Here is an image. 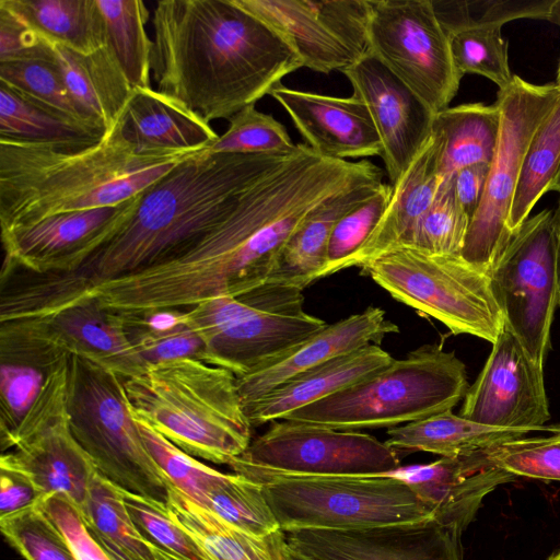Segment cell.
<instances>
[{"label":"cell","mask_w":560,"mask_h":560,"mask_svg":"<svg viewBox=\"0 0 560 560\" xmlns=\"http://www.w3.org/2000/svg\"><path fill=\"white\" fill-rule=\"evenodd\" d=\"M373 180H383V171L369 160L324 158L306 143L272 152L222 218L186 248L97 284L78 300L143 312L240 295L269 281L290 237L320 205Z\"/></svg>","instance_id":"6da1fadb"},{"label":"cell","mask_w":560,"mask_h":560,"mask_svg":"<svg viewBox=\"0 0 560 560\" xmlns=\"http://www.w3.org/2000/svg\"><path fill=\"white\" fill-rule=\"evenodd\" d=\"M152 26L156 91L207 124L255 105L303 67L277 31L234 0H162Z\"/></svg>","instance_id":"7a4b0ae2"},{"label":"cell","mask_w":560,"mask_h":560,"mask_svg":"<svg viewBox=\"0 0 560 560\" xmlns=\"http://www.w3.org/2000/svg\"><path fill=\"white\" fill-rule=\"evenodd\" d=\"M270 153H191L141 192L130 220L78 269L32 275L28 300L49 312L174 257L222 218Z\"/></svg>","instance_id":"3957f363"},{"label":"cell","mask_w":560,"mask_h":560,"mask_svg":"<svg viewBox=\"0 0 560 560\" xmlns=\"http://www.w3.org/2000/svg\"><path fill=\"white\" fill-rule=\"evenodd\" d=\"M191 153H138L122 116L84 149L0 139L1 233L56 213L120 205Z\"/></svg>","instance_id":"277c9868"},{"label":"cell","mask_w":560,"mask_h":560,"mask_svg":"<svg viewBox=\"0 0 560 560\" xmlns=\"http://www.w3.org/2000/svg\"><path fill=\"white\" fill-rule=\"evenodd\" d=\"M124 386L132 415L194 457L229 465L252 442L230 370L182 358L150 364Z\"/></svg>","instance_id":"5b68a950"},{"label":"cell","mask_w":560,"mask_h":560,"mask_svg":"<svg viewBox=\"0 0 560 560\" xmlns=\"http://www.w3.org/2000/svg\"><path fill=\"white\" fill-rule=\"evenodd\" d=\"M468 388L465 364L454 352L442 345H423L283 420L341 431L390 429L452 411Z\"/></svg>","instance_id":"8992f818"},{"label":"cell","mask_w":560,"mask_h":560,"mask_svg":"<svg viewBox=\"0 0 560 560\" xmlns=\"http://www.w3.org/2000/svg\"><path fill=\"white\" fill-rule=\"evenodd\" d=\"M234 474L260 485L284 532L355 530L433 518V510L405 480L392 475L306 476L233 459Z\"/></svg>","instance_id":"52a82bcc"},{"label":"cell","mask_w":560,"mask_h":560,"mask_svg":"<svg viewBox=\"0 0 560 560\" xmlns=\"http://www.w3.org/2000/svg\"><path fill=\"white\" fill-rule=\"evenodd\" d=\"M67 404L71 432L96 472L119 490L167 504L172 483L143 442L124 378L70 355Z\"/></svg>","instance_id":"ba28073f"},{"label":"cell","mask_w":560,"mask_h":560,"mask_svg":"<svg viewBox=\"0 0 560 560\" xmlns=\"http://www.w3.org/2000/svg\"><path fill=\"white\" fill-rule=\"evenodd\" d=\"M185 310L207 346L209 363L236 376L279 358L327 325L305 312L302 288L275 281Z\"/></svg>","instance_id":"9c48e42d"},{"label":"cell","mask_w":560,"mask_h":560,"mask_svg":"<svg viewBox=\"0 0 560 560\" xmlns=\"http://www.w3.org/2000/svg\"><path fill=\"white\" fill-rule=\"evenodd\" d=\"M364 271L395 300L438 319L454 335L468 334L493 345L504 327L489 276L462 256L399 246Z\"/></svg>","instance_id":"30bf717a"},{"label":"cell","mask_w":560,"mask_h":560,"mask_svg":"<svg viewBox=\"0 0 560 560\" xmlns=\"http://www.w3.org/2000/svg\"><path fill=\"white\" fill-rule=\"evenodd\" d=\"M560 98L556 83L533 84L514 74L499 90L500 130L480 205L469 222L462 258L489 275L514 235L509 214L528 144Z\"/></svg>","instance_id":"8fae6325"},{"label":"cell","mask_w":560,"mask_h":560,"mask_svg":"<svg viewBox=\"0 0 560 560\" xmlns=\"http://www.w3.org/2000/svg\"><path fill=\"white\" fill-rule=\"evenodd\" d=\"M369 52L433 114L448 107L463 75L454 66L448 31L431 0H368Z\"/></svg>","instance_id":"7c38bea8"},{"label":"cell","mask_w":560,"mask_h":560,"mask_svg":"<svg viewBox=\"0 0 560 560\" xmlns=\"http://www.w3.org/2000/svg\"><path fill=\"white\" fill-rule=\"evenodd\" d=\"M488 276L504 326L544 364L560 304L551 210L524 222Z\"/></svg>","instance_id":"4fadbf2b"},{"label":"cell","mask_w":560,"mask_h":560,"mask_svg":"<svg viewBox=\"0 0 560 560\" xmlns=\"http://www.w3.org/2000/svg\"><path fill=\"white\" fill-rule=\"evenodd\" d=\"M235 459L306 476L386 475L401 467L399 454L373 435L291 420L271 422Z\"/></svg>","instance_id":"5bb4252c"},{"label":"cell","mask_w":560,"mask_h":560,"mask_svg":"<svg viewBox=\"0 0 560 560\" xmlns=\"http://www.w3.org/2000/svg\"><path fill=\"white\" fill-rule=\"evenodd\" d=\"M277 31L303 67L342 72L369 52L368 0H234Z\"/></svg>","instance_id":"9a60e30c"},{"label":"cell","mask_w":560,"mask_h":560,"mask_svg":"<svg viewBox=\"0 0 560 560\" xmlns=\"http://www.w3.org/2000/svg\"><path fill=\"white\" fill-rule=\"evenodd\" d=\"M459 416L497 428L560 431V424H546L551 416L544 364L535 361L505 326L469 386Z\"/></svg>","instance_id":"2e32d148"},{"label":"cell","mask_w":560,"mask_h":560,"mask_svg":"<svg viewBox=\"0 0 560 560\" xmlns=\"http://www.w3.org/2000/svg\"><path fill=\"white\" fill-rule=\"evenodd\" d=\"M140 196L117 206L56 213L1 233L2 270L74 271L130 220Z\"/></svg>","instance_id":"e0dca14e"},{"label":"cell","mask_w":560,"mask_h":560,"mask_svg":"<svg viewBox=\"0 0 560 560\" xmlns=\"http://www.w3.org/2000/svg\"><path fill=\"white\" fill-rule=\"evenodd\" d=\"M342 73L372 117L394 185L430 139L435 114L371 52Z\"/></svg>","instance_id":"ac0fdd59"},{"label":"cell","mask_w":560,"mask_h":560,"mask_svg":"<svg viewBox=\"0 0 560 560\" xmlns=\"http://www.w3.org/2000/svg\"><path fill=\"white\" fill-rule=\"evenodd\" d=\"M462 534L429 518L355 530L296 529L285 537L315 560H464Z\"/></svg>","instance_id":"d6986e66"},{"label":"cell","mask_w":560,"mask_h":560,"mask_svg":"<svg viewBox=\"0 0 560 560\" xmlns=\"http://www.w3.org/2000/svg\"><path fill=\"white\" fill-rule=\"evenodd\" d=\"M270 95L317 154L346 161L381 156L382 145L372 117L365 104L353 94L330 96L280 84Z\"/></svg>","instance_id":"ffe728a7"},{"label":"cell","mask_w":560,"mask_h":560,"mask_svg":"<svg viewBox=\"0 0 560 560\" xmlns=\"http://www.w3.org/2000/svg\"><path fill=\"white\" fill-rule=\"evenodd\" d=\"M398 331V326L375 306L327 324L279 358L236 376L243 406L260 399L307 370L365 346L378 345L386 335Z\"/></svg>","instance_id":"44dd1931"},{"label":"cell","mask_w":560,"mask_h":560,"mask_svg":"<svg viewBox=\"0 0 560 560\" xmlns=\"http://www.w3.org/2000/svg\"><path fill=\"white\" fill-rule=\"evenodd\" d=\"M408 482L433 510V518L462 532L472 522L485 497L515 476L493 466L486 450L386 474Z\"/></svg>","instance_id":"7402d4cb"},{"label":"cell","mask_w":560,"mask_h":560,"mask_svg":"<svg viewBox=\"0 0 560 560\" xmlns=\"http://www.w3.org/2000/svg\"><path fill=\"white\" fill-rule=\"evenodd\" d=\"M69 354L30 320L0 323V444L12 435Z\"/></svg>","instance_id":"603a6c76"},{"label":"cell","mask_w":560,"mask_h":560,"mask_svg":"<svg viewBox=\"0 0 560 560\" xmlns=\"http://www.w3.org/2000/svg\"><path fill=\"white\" fill-rule=\"evenodd\" d=\"M21 319L30 320L69 355L101 364L124 380L148 366L128 341L118 312L93 299Z\"/></svg>","instance_id":"cb8c5ba5"},{"label":"cell","mask_w":560,"mask_h":560,"mask_svg":"<svg viewBox=\"0 0 560 560\" xmlns=\"http://www.w3.org/2000/svg\"><path fill=\"white\" fill-rule=\"evenodd\" d=\"M441 149L442 141L432 131L402 176L392 185V198L380 222L342 269L359 267L364 270L374 260L406 243L434 201L443 182L439 174Z\"/></svg>","instance_id":"d4e9b609"},{"label":"cell","mask_w":560,"mask_h":560,"mask_svg":"<svg viewBox=\"0 0 560 560\" xmlns=\"http://www.w3.org/2000/svg\"><path fill=\"white\" fill-rule=\"evenodd\" d=\"M378 345L331 359L283 383L244 407L252 427L285 419L291 412L361 382L393 362Z\"/></svg>","instance_id":"484cf974"},{"label":"cell","mask_w":560,"mask_h":560,"mask_svg":"<svg viewBox=\"0 0 560 560\" xmlns=\"http://www.w3.org/2000/svg\"><path fill=\"white\" fill-rule=\"evenodd\" d=\"M54 61L75 105L90 120L112 129L121 118L135 89L105 45L89 54L51 43Z\"/></svg>","instance_id":"4316f807"},{"label":"cell","mask_w":560,"mask_h":560,"mask_svg":"<svg viewBox=\"0 0 560 560\" xmlns=\"http://www.w3.org/2000/svg\"><path fill=\"white\" fill-rule=\"evenodd\" d=\"M122 127L140 154L197 152L219 137L210 124L153 89L135 90L122 114Z\"/></svg>","instance_id":"83f0119b"},{"label":"cell","mask_w":560,"mask_h":560,"mask_svg":"<svg viewBox=\"0 0 560 560\" xmlns=\"http://www.w3.org/2000/svg\"><path fill=\"white\" fill-rule=\"evenodd\" d=\"M373 180L347 189L320 205L296 229L283 247L269 281L302 289L320 278L327 248L338 221L369 200L383 185Z\"/></svg>","instance_id":"f1b7e54d"},{"label":"cell","mask_w":560,"mask_h":560,"mask_svg":"<svg viewBox=\"0 0 560 560\" xmlns=\"http://www.w3.org/2000/svg\"><path fill=\"white\" fill-rule=\"evenodd\" d=\"M536 432L481 424L452 411L387 430L385 443L399 453L427 452L452 457L487 450Z\"/></svg>","instance_id":"f546056e"},{"label":"cell","mask_w":560,"mask_h":560,"mask_svg":"<svg viewBox=\"0 0 560 560\" xmlns=\"http://www.w3.org/2000/svg\"><path fill=\"white\" fill-rule=\"evenodd\" d=\"M166 506L212 560H288L287 537L281 529L265 537L247 534L198 505L173 485Z\"/></svg>","instance_id":"4dcf8cb0"},{"label":"cell","mask_w":560,"mask_h":560,"mask_svg":"<svg viewBox=\"0 0 560 560\" xmlns=\"http://www.w3.org/2000/svg\"><path fill=\"white\" fill-rule=\"evenodd\" d=\"M103 126L82 121L0 83V139L84 149L105 135Z\"/></svg>","instance_id":"1f68e13d"},{"label":"cell","mask_w":560,"mask_h":560,"mask_svg":"<svg viewBox=\"0 0 560 560\" xmlns=\"http://www.w3.org/2000/svg\"><path fill=\"white\" fill-rule=\"evenodd\" d=\"M500 113L497 104H462L447 107L433 119L432 131L441 141L439 174L442 180L467 166L489 165L498 143Z\"/></svg>","instance_id":"d6a6232c"},{"label":"cell","mask_w":560,"mask_h":560,"mask_svg":"<svg viewBox=\"0 0 560 560\" xmlns=\"http://www.w3.org/2000/svg\"><path fill=\"white\" fill-rule=\"evenodd\" d=\"M44 38L89 54L106 45L96 0H0Z\"/></svg>","instance_id":"836d02e7"},{"label":"cell","mask_w":560,"mask_h":560,"mask_svg":"<svg viewBox=\"0 0 560 560\" xmlns=\"http://www.w3.org/2000/svg\"><path fill=\"white\" fill-rule=\"evenodd\" d=\"M117 312L128 341L147 365L182 358L209 363L207 346L185 308Z\"/></svg>","instance_id":"e575fe53"},{"label":"cell","mask_w":560,"mask_h":560,"mask_svg":"<svg viewBox=\"0 0 560 560\" xmlns=\"http://www.w3.org/2000/svg\"><path fill=\"white\" fill-rule=\"evenodd\" d=\"M106 45L135 90L151 89L152 39L145 32L149 11L141 0H96Z\"/></svg>","instance_id":"d590c367"},{"label":"cell","mask_w":560,"mask_h":560,"mask_svg":"<svg viewBox=\"0 0 560 560\" xmlns=\"http://www.w3.org/2000/svg\"><path fill=\"white\" fill-rule=\"evenodd\" d=\"M560 166V98L538 126L522 165L509 214V229L517 233L537 201L549 191Z\"/></svg>","instance_id":"8d00e7d4"},{"label":"cell","mask_w":560,"mask_h":560,"mask_svg":"<svg viewBox=\"0 0 560 560\" xmlns=\"http://www.w3.org/2000/svg\"><path fill=\"white\" fill-rule=\"evenodd\" d=\"M80 513L92 534L115 544L128 560H159L156 547L133 524L120 490L97 472Z\"/></svg>","instance_id":"74e56055"},{"label":"cell","mask_w":560,"mask_h":560,"mask_svg":"<svg viewBox=\"0 0 560 560\" xmlns=\"http://www.w3.org/2000/svg\"><path fill=\"white\" fill-rule=\"evenodd\" d=\"M502 26L468 20L448 27L452 59L457 71L464 75L474 73L494 82L499 90L511 84L508 43L501 35Z\"/></svg>","instance_id":"f35d334b"},{"label":"cell","mask_w":560,"mask_h":560,"mask_svg":"<svg viewBox=\"0 0 560 560\" xmlns=\"http://www.w3.org/2000/svg\"><path fill=\"white\" fill-rule=\"evenodd\" d=\"M133 418L148 451L171 483L195 503L206 508L209 494L230 474L207 466L178 448L145 421Z\"/></svg>","instance_id":"ab89813d"},{"label":"cell","mask_w":560,"mask_h":560,"mask_svg":"<svg viewBox=\"0 0 560 560\" xmlns=\"http://www.w3.org/2000/svg\"><path fill=\"white\" fill-rule=\"evenodd\" d=\"M469 219L458 205L453 178L441 183L434 201L402 246L446 256H460Z\"/></svg>","instance_id":"60d3db41"},{"label":"cell","mask_w":560,"mask_h":560,"mask_svg":"<svg viewBox=\"0 0 560 560\" xmlns=\"http://www.w3.org/2000/svg\"><path fill=\"white\" fill-rule=\"evenodd\" d=\"M205 509L254 536L265 537L280 529L260 485L237 474H230L209 494Z\"/></svg>","instance_id":"b9f144b4"},{"label":"cell","mask_w":560,"mask_h":560,"mask_svg":"<svg viewBox=\"0 0 560 560\" xmlns=\"http://www.w3.org/2000/svg\"><path fill=\"white\" fill-rule=\"evenodd\" d=\"M0 83L75 119L100 125L75 105L54 59L0 62Z\"/></svg>","instance_id":"7bdbcfd3"},{"label":"cell","mask_w":560,"mask_h":560,"mask_svg":"<svg viewBox=\"0 0 560 560\" xmlns=\"http://www.w3.org/2000/svg\"><path fill=\"white\" fill-rule=\"evenodd\" d=\"M0 528L25 560H77L65 535L38 504L0 517Z\"/></svg>","instance_id":"ee69618b"},{"label":"cell","mask_w":560,"mask_h":560,"mask_svg":"<svg viewBox=\"0 0 560 560\" xmlns=\"http://www.w3.org/2000/svg\"><path fill=\"white\" fill-rule=\"evenodd\" d=\"M125 506L141 535L183 560H212L203 547L170 514L166 504L120 490Z\"/></svg>","instance_id":"f6af8a7d"},{"label":"cell","mask_w":560,"mask_h":560,"mask_svg":"<svg viewBox=\"0 0 560 560\" xmlns=\"http://www.w3.org/2000/svg\"><path fill=\"white\" fill-rule=\"evenodd\" d=\"M226 131L207 148L208 153H269L290 151L295 147L287 128L271 115L246 106L230 119Z\"/></svg>","instance_id":"bcb514c9"},{"label":"cell","mask_w":560,"mask_h":560,"mask_svg":"<svg viewBox=\"0 0 560 560\" xmlns=\"http://www.w3.org/2000/svg\"><path fill=\"white\" fill-rule=\"evenodd\" d=\"M490 463L513 476L560 481V431L520 438L486 450Z\"/></svg>","instance_id":"7dc6e473"},{"label":"cell","mask_w":560,"mask_h":560,"mask_svg":"<svg viewBox=\"0 0 560 560\" xmlns=\"http://www.w3.org/2000/svg\"><path fill=\"white\" fill-rule=\"evenodd\" d=\"M393 194V186L383 183L365 202L343 215L336 224L327 248V264L320 278L342 269L369 238L385 213Z\"/></svg>","instance_id":"c3c4849f"},{"label":"cell","mask_w":560,"mask_h":560,"mask_svg":"<svg viewBox=\"0 0 560 560\" xmlns=\"http://www.w3.org/2000/svg\"><path fill=\"white\" fill-rule=\"evenodd\" d=\"M38 505L67 538L77 560H112L86 527L79 509L63 494H49Z\"/></svg>","instance_id":"681fc988"},{"label":"cell","mask_w":560,"mask_h":560,"mask_svg":"<svg viewBox=\"0 0 560 560\" xmlns=\"http://www.w3.org/2000/svg\"><path fill=\"white\" fill-rule=\"evenodd\" d=\"M52 59L50 42L0 5V62Z\"/></svg>","instance_id":"f907efd6"},{"label":"cell","mask_w":560,"mask_h":560,"mask_svg":"<svg viewBox=\"0 0 560 560\" xmlns=\"http://www.w3.org/2000/svg\"><path fill=\"white\" fill-rule=\"evenodd\" d=\"M45 494L23 471L0 465V517L38 504Z\"/></svg>","instance_id":"816d5d0a"},{"label":"cell","mask_w":560,"mask_h":560,"mask_svg":"<svg viewBox=\"0 0 560 560\" xmlns=\"http://www.w3.org/2000/svg\"><path fill=\"white\" fill-rule=\"evenodd\" d=\"M553 0H497L483 2L485 9L475 21L503 26L509 21L522 18L546 19Z\"/></svg>","instance_id":"f5cc1de1"},{"label":"cell","mask_w":560,"mask_h":560,"mask_svg":"<svg viewBox=\"0 0 560 560\" xmlns=\"http://www.w3.org/2000/svg\"><path fill=\"white\" fill-rule=\"evenodd\" d=\"M488 171L489 165L477 164L457 171L452 177L456 200L469 222L480 205Z\"/></svg>","instance_id":"db71d44e"},{"label":"cell","mask_w":560,"mask_h":560,"mask_svg":"<svg viewBox=\"0 0 560 560\" xmlns=\"http://www.w3.org/2000/svg\"><path fill=\"white\" fill-rule=\"evenodd\" d=\"M552 222L555 228V235L557 242V271H558V288L560 294V202L555 211H552Z\"/></svg>","instance_id":"11a10c76"},{"label":"cell","mask_w":560,"mask_h":560,"mask_svg":"<svg viewBox=\"0 0 560 560\" xmlns=\"http://www.w3.org/2000/svg\"><path fill=\"white\" fill-rule=\"evenodd\" d=\"M97 540L98 542L103 546V548L105 549V551L108 553V556L112 558V560H128L122 553L121 551L117 548V546L115 544H113L112 541L109 540H106L100 536H96L94 534H92Z\"/></svg>","instance_id":"9f6ffc18"},{"label":"cell","mask_w":560,"mask_h":560,"mask_svg":"<svg viewBox=\"0 0 560 560\" xmlns=\"http://www.w3.org/2000/svg\"><path fill=\"white\" fill-rule=\"evenodd\" d=\"M547 20L560 26V0H553Z\"/></svg>","instance_id":"6f0895ef"},{"label":"cell","mask_w":560,"mask_h":560,"mask_svg":"<svg viewBox=\"0 0 560 560\" xmlns=\"http://www.w3.org/2000/svg\"><path fill=\"white\" fill-rule=\"evenodd\" d=\"M288 560H315L288 545Z\"/></svg>","instance_id":"680465c9"},{"label":"cell","mask_w":560,"mask_h":560,"mask_svg":"<svg viewBox=\"0 0 560 560\" xmlns=\"http://www.w3.org/2000/svg\"><path fill=\"white\" fill-rule=\"evenodd\" d=\"M156 555H158L159 560H183V559H180L167 551H164L158 547H156Z\"/></svg>","instance_id":"91938a15"},{"label":"cell","mask_w":560,"mask_h":560,"mask_svg":"<svg viewBox=\"0 0 560 560\" xmlns=\"http://www.w3.org/2000/svg\"><path fill=\"white\" fill-rule=\"evenodd\" d=\"M550 190L557 191L559 194V202H560V166H559L558 173H557L552 184L550 185L549 191Z\"/></svg>","instance_id":"94428289"},{"label":"cell","mask_w":560,"mask_h":560,"mask_svg":"<svg viewBox=\"0 0 560 560\" xmlns=\"http://www.w3.org/2000/svg\"><path fill=\"white\" fill-rule=\"evenodd\" d=\"M548 560H560V549H558L556 552H553Z\"/></svg>","instance_id":"6125c7cd"},{"label":"cell","mask_w":560,"mask_h":560,"mask_svg":"<svg viewBox=\"0 0 560 560\" xmlns=\"http://www.w3.org/2000/svg\"><path fill=\"white\" fill-rule=\"evenodd\" d=\"M555 83L558 86H560V61H559L558 71H557V78H556V82Z\"/></svg>","instance_id":"be15d7a7"}]
</instances>
